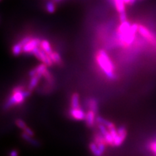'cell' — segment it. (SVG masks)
Listing matches in <instances>:
<instances>
[{"label": "cell", "instance_id": "1", "mask_svg": "<svg viewBox=\"0 0 156 156\" xmlns=\"http://www.w3.org/2000/svg\"><path fill=\"white\" fill-rule=\"evenodd\" d=\"M139 24H131L128 20L121 22L117 30V34L122 44L129 46L134 42L135 34L138 31Z\"/></svg>", "mask_w": 156, "mask_h": 156}, {"label": "cell", "instance_id": "2", "mask_svg": "<svg viewBox=\"0 0 156 156\" xmlns=\"http://www.w3.org/2000/svg\"><path fill=\"white\" fill-rule=\"evenodd\" d=\"M96 60L101 69L104 72L105 75L109 79H115L114 65L107 53L104 50H101L98 51L96 57Z\"/></svg>", "mask_w": 156, "mask_h": 156}, {"label": "cell", "instance_id": "3", "mask_svg": "<svg viewBox=\"0 0 156 156\" xmlns=\"http://www.w3.org/2000/svg\"><path fill=\"white\" fill-rule=\"evenodd\" d=\"M31 94L30 90L23 91L21 87H18L13 90V94L10 98L7 101V103L5 105V108L8 109L10 107L13 105L20 104L25 100L26 98Z\"/></svg>", "mask_w": 156, "mask_h": 156}, {"label": "cell", "instance_id": "4", "mask_svg": "<svg viewBox=\"0 0 156 156\" xmlns=\"http://www.w3.org/2000/svg\"><path fill=\"white\" fill-rule=\"evenodd\" d=\"M32 53L38 60H40L43 63H44L48 66H51L52 65L53 62L51 60L50 57H49V55L47 54L41 48L37 47L35 49H34L32 51Z\"/></svg>", "mask_w": 156, "mask_h": 156}, {"label": "cell", "instance_id": "5", "mask_svg": "<svg viewBox=\"0 0 156 156\" xmlns=\"http://www.w3.org/2000/svg\"><path fill=\"white\" fill-rule=\"evenodd\" d=\"M138 32L141 36L152 44V45L156 46V37L152 32H150L148 28H146L143 25H139Z\"/></svg>", "mask_w": 156, "mask_h": 156}, {"label": "cell", "instance_id": "6", "mask_svg": "<svg viewBox=\"0 0 156 156\" xmlns=\"http://www.w3.org/2000/svg\"><path fill=\"white\" fill-rule=\"evenodd\" d=\"M41 40L39 38H31L26 44L23 46V52L24 53H32L34 49L41 46Z\"/></svg>", "mask_w": 156, "mask_h": 156}, {"label": "cell", "instance_id": "7", "mask_svg": "<svg viewBox=\"0 0 156 156\" xmlns=\"http://www.w3.org/2000/svg\"><path fill=\"white\" fill-rule=\"evenodd\" d=\"M70 115L72 116L76 120H82L85 119L86 114L85 112L81 110V109H72L70 110Z\"/></svg>", "mask_w": 156, "mask_h": 156}, {"label": "cell", "instance_id": "8", "mask_svg": "<svg viewBox=\"0 0 156 156\" xmlns=\"http://www.w3.org/2000/svg\"><path fill=\"white\" fill-rule=\"evenodd\" d=\"M95 115L96 113L94 111H89L88 113L86 114L85 116V121L87 125L89 127H92L94 125V120H95Z\"/></svg>", "mask_w": 156, "mask_h": 156}, {"label": "cell", "instance_id": "9", "mask_svg": "<svg viewBox=\"0 0 156 156\" xmlns=\"http://www.w3.org/2000/svg\"><path fill=\"white\" fill-rule=\"evenodd\" d=\"M116 11L119 12L126 11V3L124 0H113Z\"/></svg>", "mask_w": 156, "mask_h": 156}, {"label": "cell", "instance_id": "10", "mask_svg": "<svg viewBox=\"0 0 156 156\" xmlns=\"http://www.w3.org/2000/svg\"><path fill=\"white\" fill-rule=\"evenodd\" d=\"M41 48L48 55L51 54V53L53 52L50 44L47 40H43L41 41Z\"/></svg>", "mask_w": 156, "mask_h": 156}, {"label": "cell", "instance_id": "11", "mask_svg": "<svg viewBox=\"0 0 156 156\" xmlns=\"http://www.w3.org/2000/svg\"><path fill=\"white\" fill-rule=\"evenodd\" d=\"M96 120L99 124L104 125L108 129L114 128V127H115V125L113 123L111 122L108 121L106 119H104V118H102V117H101V116H97Z\"/></svg>", "mask_w": 156, "mask_h": 156}, {"label": "cell", "instance_id": "12", "mask_svg": "<svg viewBox=\"0 0 156 156\" xmlns=\"http://www.w3.org/2000/svg\"><path fill=\"white\" fill-rule=\"evenodd\" d=\"M23 46L20 42H18L16 44H14L12 48V53L14 56H18L21 54V53L23 51Z\"/></svg>", "mask_w": 156, "mask_h": 156}, {"label": "cell", "instance_id": "13", "mask_svg": "<svg viewBox=\"0 0 156 156\" xmlns=\"http://www.w3.org/2000/svg\"><path fill=\"white\" fill-rule=\"evenodd\" d=\"M22 137L24 139L26 140L27 142H28L29 143H30L31 144L35 146H38L39 145H40V144H39V143L38 142L37 140H35L34 139L32 138V136L27 135L26 133H22Z\"/></svg>", "mask_w": 156, "mask_h": 156}, {"label": "cell", "instance_id": "14", "mask_svg": "<svg viewBox=\"0 0 156 156\" xmlns=\"http://www.w3.org/2000/svg\"><path fill=\"white\" fill-rule=\"evenodd\" d=\"M47 66H48L46 65L44 63H43V64L39 65L38 66L34 68V70H35V72L36 73V75L39 76L41 77L43 76L45 72L47 70L46 69Z\"/></svg>", "mask_w": 156, "mask_h": 156}, {"label": "cell", "instance_id": "15", "mask_svg": "<svg viewBox=\"0 0 156 156\" xmlns=\"http://www.w3.org/2000/svg\"><path fill=\"white\" fill-rule=\"evenodd\" d=\"M41 77L37 75V76H35L33 77H31V81L30 82H29V87H28V90H33L36 87V86L37 85L39 81V80H40Z\"/></svg>", "mask_w": 156, "mask_h": 156}, {"label": "cell", "instance_id": "16", "mask_svg": "<svg viewBox=\"0 0 156 156\" xmlns=\"http://www.w3.org/2000/svg\"><path fill=\"white\" fill-rule=\"evenodd\" d=\"M71 105L72 109H77L80 106V97L77 93L73 94L72 96Z\"/></svg>", "mask_w": 156, "mask_h": 156}, {"label": "cell", "instance_id": "17", "mask_svg": "<svg viewBox=\"0 0 156 156\" xmlns=\"http://www.w3.org/2000/svg\"><path fill=\"white\" fill-rule=\"evenodd\" d=\"M89 148L92 154H93L94 156H102V155H103L100 152V151L99 150L97 144L94 143H91L89 144Z\"/></svg>", "mask_w": 156, "mask_h": 156}, {"label": "cell", "instance_id": "18", "mask_svg": "<svg viewBox=\"0 0 156 156\" xmlns=\"http://www.w3.org/2000/svg\"><path fill=\"white\" fill-rule=\"evenodd\" d=\"M49 57H50L53 62L56 63V64H58V63L61 62V57L57 52L53 51L51 54L49 55Z\"/></svg>", "mask_w": 156, "mask_h": 156}, {"label": "cell", "instance_id": "19", "mask_svg": "<svg viewBox=\"0 0 156 156\" xmlns=\"http://www.w3.org/2000/svg\"><path fill=\"white\" fill-rule=\"evenodd\" d=\"M55 3H53V2H48L46 4V11L50 13V14H52L55 11Z\"/></svg>", "mask_w": 156, "mask_h": 156}, {"label": "cell", "instance_id": "20", "mask_svg": "<svg viewBox=\"0 0 156 156\" xmlns=\"http://www.w3.org/2000/svg\"><path fill=\"white\" fill-rule=\"evenodd\" d=\"M89 107L91 111H94L95 113L98 112V107L97 102L95 100L92 99L89 101Z\"/></svg>", "mask_w": 156, "mask_h": 156}, {"label": "cell", "instance_id": "21", "mask_svg": "<svg viewBox=\"0 0 156 156\" xmlns=\"http://www.w3.org/2000/svg\"><path fill=\"white\" fill-rule=\"evenodd\" d=\"M15 123H16V125L19 128H20V129H22L23 130L27 127V125L25 123V122H24L22 120H21V119L16 120V122H15Z\"/></svg>", "mask_w": 156, "mask_h": 156}, {"label": "cell", "instance_id": "22", "mask_svg": "<svg viewBox=\"0 0 156 156\" xmlns=\"http://www.w3.org/2000/svg\"><path fill=\"white\" fill-rule=\"evenodd\" d=\"M119 20L120 22H123L127 20V14L126 11L119 12Z\"/></svg>", "mask_w": 156, "mask_h": 156}, {"label": "cell", "instance_id": "23", "mask_svg": "<svg viewBox=\"0 0 156 156\" xmlns=\"http://www.w3.org/2000/svg\"><path fill=\"white\" fill-rule=\"evenodd\" d=\"M150 150L156 156V140L153 141V142L151 143L150 145Z\"/></svg>", "mask_w": 156, "mask_h": 156}, {"label": "cell", "instance_id": "24", "mask_svg": "<svg viewBox=\"0 0 156 156\" xmlns=\"http://www.w3.org/2000/svg\"><path fill=\"white\" fill-rule=\"evenodd\" d=\"M31 39V37H26L23 38L22 39V40H21L20 41V42L23 46H24L25 44H27L29 41H30Z\"/></svg>", "mask_w": 156, "mask_h": 156}, {"label": "cell", "instance_id": "25", "mask_svg": "<svg viewBox=\"0 0 156 156\" xmlns=\"http://www.w3.org/2000/svg\"><path fill=\"white\" fill-rule=\"evenodd\" d=\"M23 131H24V132L26 133L27 135H30L31 136H33L34 135V132H33V131L30 128H28V127H26V128L23 129Z\"/></svg>", "mask_w": 156, "mask_h": 156}, {"label": "cell", "instance_id": "26", "mask_svg": "<svg viewBox=\"0 0 156 156\" xmlns=\"http://www.w3.org/2000/svg\"><path fill=\"white\" fill-rule=\"evenodd\" d=\"M43 76L48 81H51V75L50 74V72L48 71V70L45 72Z\"/></svg>", "mask_w": 156, "mask_h": 156}, {"label": "cell", "instance_id": "27", "mask_svg": "<svg viewBox=\"0 0 156 156\" xmlns=\"http://www.w3.org/2000/svg\"><path fill=\"white\" fill-rule=\"evenodd\" d=\"M9 156H18V152H17V150H13L10 152Z\"/></svg>", "mask_w": 156, "mask_h": 156}, {"label": "cell", "instance_id": "28", "mask_svg": "<svg viewBox=\"0 0 156 156\" xmlns=\"http://www.w3.org/2000/svg\"><path fill=\"white\" fill-rule=\"evenodd\" d=\"M136 2V0H130V2H129V5H133Z\"/></svg>", "mask_w": 156, "mask_h": 156}, {"label": "cell", "instance_id": "29", "mask_svg": "<svg viewBox=\"0 0 156 156\" xmlns=\"http://www.w3.org/2000/svg\"><path fill=\"white\" fill-rule=\"evenodd\" d=\"M124 2L126 4H128L129 5V2H130V0H124Z\"/></svg>", "mask_w": 156, "mask_h": 156}, {"label": "cell", "instance_id": "30", "mask_svg": "<svg viewBox=\"0 0 156 156\" xmlns=\"http://www.w3.org/2000/svg\"><path fill=\"white\" fill-rule=\"evenodd\" d=\"M61 1V0H54V2H56V3H58V2H60Z\"/></svg>", "mask_w": 156, "mask_h": 156}]
</instances>
